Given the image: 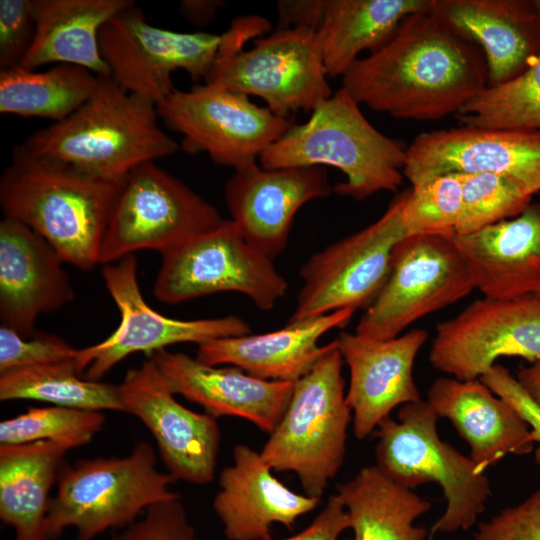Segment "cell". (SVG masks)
I'll return each instance as SVG.
<instances>
[{
	"label": "cell",
	"instance_id": "obj_9",
	"mask_svg": "<svg viewBox=\"0 0 540 540\" xmlns=\"http://www.w3.org/2000/svg\"><path fill=\"white\" fill-rule=\"evenodd\" d=\"M161 256L153 293L162 303L231 291L246 295L259 310L269 311L289 287L273 260L252 247L231 219Z\"/></svg>",
	"mask_w": 540,
	"mask_h": 540
},
{
	"label": "cell",
	"instance_id": "obj_25",
	"mask_svg": "<svg viewBox=\"0 0 540 540\" xmlns=\"http://www.w3.org/2000/svg\"><path fill=\"white\" fill-rule=\"evenodd\" d=\"M355 311L343 308L271 332L210 340L198 345L196 358L212 366H235L263 380L295 382L329 349L330 342L318 345L320 338L345 327Z\"/></svg>",
	"mask_w": 540,
	"mask_h": 540
},
{
	"label": "cell",
	"instance_id": "obj_35",
	"mask_svg": "<svg viewBox=\"0 0 540 540\" xmlns=\"http://www.w3.org/2000/svg\"><path fill=\"white\" fill-rule=\"evenodd\" d=\"M105 420L102 411L57 405L29 407L0 422V444L51 441L68 451L88 444Z\"/></svg>",
	"mask_w": 540,
	"mask_h": 540
},
{
	"label": "cell",
	"instance_id": "obj_23",
	"mask_svg": "<svg viewBox=\"0 0 540 540\" xmlns=\"http://www.w3.org/2000/svg\"><path fill=\"white\" fill-rule=\"evenodd\" d=\"M430 11L480 48L489 87L518 77L540 55V0H431Z\"/></svg>",
	"mask_w": 540,
	"mask_h": 540
},
{
	"label": "cell",
	"instance_id": "obj_16",
	"mask_svg": "<svg viewBox=\"0 0 540 540\" xmlns=\"http://www.w3.org/2000/svg\"><path fill=\"white\" fill-rule=\"evenodd\" d=\"M501 357L540 359V299L484 296L436 327L429 360L459 380H478Z\"/></svg>",
	"mask_w": 540,
	"mask_h": 540
},
{
	"label": "cell",
	"instance_id": "obj_41",
	"mask_svg": "<svg viewBox=\"0 0 540 540\" xmlns=\"http://www.w3.org/2000/svg\"><path fill=\"white\" fill-rule=\"evenodd\" d=\"M473 540H540V490L478 524Z\"/></svg>",
	"mask_w": 540,
	"mask_h": 540
},
{
	"label": "cell",
	"instance_id": "obj_45",
	"mask_svg": "<svg viewBox=\"0 0 540 540\" xmlns=\"http://www.w3.org/2000/svg\"><path fill=\"white\" fill-rule=\"evenodd\" d=\"M222 5L218 0H184L180 3V13L189 22L203 25L214 18Z\"/></svg>",
	"mask_w": 540,
	"mask_h": 540
},
{
	"label": "cell",
	"instance_id": "obj_4",
	"mask_svg": "<svg viewBox=\"0 0 540 540\" xmlns=\"http://www.w3.org/2000/svg\"><path fill=\"white\" fill-rule=\"evenodd\" d=\"M408 146L376 129L354 98L341 87L302 124L292 127L259 157L264 169L332 166L346 181L334 186L340 196L364 200L403 183Z\"/></svg>",
	"mask_w": 540,
	"mask_h": 540
},
{
	"label": "cell",
	"instance_id": "obj_15",
	"mask_svg": "<svg viewBox=\"0 0 540 540\" xmlns=\"http://www.w3.org/2000/svg\"><path fill=\"white\" fill-rule=\"evenodd\" d=\"M105 287L120 313L118 327L104 340L77 349L79 373L99 381L115 365L131 354L151 357L156 351L178 343L197 345L225 337L250 333L249 324L237 315L181 320L160 314L143 298L137 279V260L129 255L103 265Z\"/></svg>",
	"mask_w": 540,
	"mask_h": 540
},
{
	"label": "cell",
	"instance_id": "obj_6",
	"mask_svg": "<svg viewBox=\"0 0 540 540\" xmlns=\"http://www.w3.org/2000/svg\"><path fill=\"white\" fill-rule=\"evenodd\" d=\"M437 420L427 401L421 399L402 405L397 420L389 416L374 431L375 465L387 477L411 490L429 482L442 488L446 509L431 527L430 537L467 530L492 496L485 472L440 438Z\"/></svg>",
	"mask_w": 540,
	"mask_h": 540
},
{
	"label": "cell",
	"instance_id": "obj_43",
	"mask_svg": "<svg viewBox=\"0 0 540 540\" xmlns=\"http://www.w3.org/2000/svg\"><path fill=\"white\" fill-rule=\"evenodd\" d=\"M348 528H350L348 514L340 497L335 493L328 498L324 508L310 525L282 540H337Z\"/></svg>",
	"mask_w": 540,
	"mask_h": 540
},
{
	"label": "cell",
	"instance_id": "obj_42",
	"mask_svg": "<svg viewBox=\"0 0 540 540\" xmlns=\"http://www.w3.org/2000/svg\"><path fill=\"white\" fill-rule=\"evenodd\" d=\"M480 380L518 411L530 426L534 442L540 443V407L528 397L510 371L496 363ZM535 460L540 465V446L535 452Z\"/></svg>",
	"mask_w": 540,
	"mask_h": 540
},
{
	"label": "cell",
	"instance_id": "obj_39",
	"mask_svg": "<svg viewBox=\"0 0 540 540\" xmlns=\"http://www.w3.org/2000/svg\"><path fill=\"white\" fill-rule=\"evenodd\" d=\"M112 540H200L181 497L157 503Z\"/></svg>",
	"mask_w": 540,
	"mask_h": 540
},
{
	"label": "cell",
	"instance_id": "obj_27",
	"mask_svg": "<svg viewBox=\"0 0 540 540\" xmlns=\"http://www.w3.org/2000/svg\"><path fill=\"white\" fill-rule=\"evenodd\" d=\"M454 240L484 296L510 299L540 289V204Z\"/></svg>",
	"mask_w": 540,
	"mask_h": 540
},
{
	"label": "cell",
	"instance_id": "obj_36",
	"mask_svg": "<svg viewBox=\"0 0 540 540\" xmlns=\"http://www.w3.org/2000/svg\"><path fill=\"white\" fill-rule=\"evenodd\" d=\"M457 175L463 192L457 235L471 234L517 217L531 204L532 195L506 177L491 173Z\"/></svg>",
	"mask_w": 540,
	"mask_h": 540
},
{
	"label": "cell",
	"instance_id": "obj_44",
	"mask_svg": "<svg viewBox=\"0 0 540 540\" xmlns=\"http://www.w3.org/2000/svg\"><path fill=\"white\" fill-rule=\"evenodd\" d=\"M326 0L278 1V28L306 27L317 30Z\"/></svg>",
	"mask_w": 540,
	"mask_h": 540
},
{
	"label": "cell",
	"instance_id": "obj_40",
	"mask_svg": "<svg viewBox=\"0 0 540 540\" xmlns=\"http://www.w3.org/2000/svg\"><path fill=\"white\" fill-rule=\"evenodd\" d=\"M35 32L33 0L0 1V71L20 66Z\"/></svg>",
	"mask_w": 540,
	"mask_h": 540
},
{
	"label": "cell",
	"instance_id": "obj_22",
	"mask_svg": "<svg viewBox=\"0 0 540 540\" xmlns=\"http://www.w3.org/2000/svg\"><path fill=\"white\" fill-rule=\"evenodd\" d=\"M149 358L175 395L200 405L214 418L246 419L269 434L293 393L294 382L259 379L238 367L208 365L185 353L162 349Z\"/></svg>",
	"mask_w": 540,
	"mask_h": 540
},
{
	"label": "cell",
	"instance_id": "obj_10",
	"mask_svg": "<svg viewBox=\"0 0 540 540\" xmlns=\"http://www.w3.org/2000/svg\"><path fill=\"white\" fill-rule=\"evenodd\" d=\"M455 234H420L396 247L389 276L355 333L376 340L402 334L412 323L469 295L475 284Z\"/></svg>",
	"mask_w": 540,
	"mask_h": 540
},
{
	"label": "cell",
	"instance_id": "obj_21",
	"mask_svg": "<svg viewBox=\"0 0 540 540\" xmlns=\"http://www.w3.org/2000/svg\"><path fill=\"white\" fill-rule=\"evenodd\" d=\"M58 252L25 224L0 222V320L23 337L39 315L71 302L75 292Z\"/></svg>",
	"mask_w": 540,
	"mask_h": 540
},
{
	"label": "cell",
	"instance_id": "obj_28",
	"mask_svg": "<svg viewBox=\"0 0 540 540\" xmlns=\"http://www.w3.org/2000/svg\"><path fill=\"white\" fill-rule=\"evenodd\" d=\"M131 0H33L36 32L20 67L71 64L110 76L99 49L102 26Z\"/></svg>",
	"mask_w": 540,
	"mask_h": 540
},
{
	"label": "cell",
	"instance_id": "obj_8",
	"mask_svg": "<svg viewBox=\"0 0 540 540\" xmlns=\"http://www.w3.org/2000/svg\"><path fill=\"white\" fill-rule=\"evenodd\" d=\"M218 210L181 180L144 163L123 181L99 253L106 265L139 250L160 254L217 227Z\"/></svg>",
	"mask_w": 540,
	"mask_h": 540
},
{
	"label": "cell",
	"instance_id": "obj_7",
	"mask_svg": "<svg viewBox=\"0 0 540 540\" xmlns=\"http://www.w3.org/2000/svg\"><path fill=\"white\" fill-rule=\"evenodd\" d=\"M343 363L335 339L314 367L294 382L288 407L260 451L273 471L295 473L310 497H322L344 462L352 412Z\"/></svg>",
	"mask_w": 540,
	"mask_h": 540
},
{
	"label": "cell",
	"instance_id": "obj_13",
	"mask_svg": "<svg viewBox=\"0 0 540 540\" xmlns=\"http://www.w3.org/2000/svg\"><path fill=\"white\" fill-rule=\"evenodd\" d=\"M403 204L404 191L378 220L313 254L301 266L303 285L288 322L370 306L389 276L397 245L408 236Z\"/></svg>",
	"mask_w": 540,
	"mask_h": 540
},
{
	"label": "cell",
	"instance_id": "obj_19",
	"mask_svg": "<svg viewBox=\"0 0 540 540\" xmlns=\"http://www.w3.org/2000/svg\"><path fill=\"white\" fill-rule=\"evenodd\" d=\"M323 166L264 169L257 162L226 181V206L244 239L274 260L286 248L297 211L333 192Z\"/></svg>",
	"mask_w": 540,
	"mask_h": 540
},
{
	"label": "cell",
	"instance_id": "obj_29",
	"mask_svg": "<svg viewBox=\"0 0 540 540\" xmlns=\"http://www.w3.org/2000/svg\"><path fill=\"white\" fill-rule=\"evenodd\" d=\"M66 452L51 441L0 444V519L14 540H48L50 491Z\"/></svg>",
	"mask_w": 540,
	"mask_h": 540
},
{
	"label": "cell",
	"instance_id": "obj_33",
	"mask_svg": "<svg viewBox=\"0 0 540 540\" xmlns=\"http://www.w3.org/2000/svg\"><path fill=\"white\" fill-rule=\"evenodd\" d=\"M0 400L123 412L118 384L86 379L75 358L0 373Z\"/></svg>",
	"mask_w": 540,
	"mask_h": 540
},
{
	"label": "cell",
	"instance_id": "obj_38",
	"mask_svg": "<svg viewBox=\"0 0 540 540\" xmlns=\"http://www.w3.org/2000/svg\"><path fill=\"white\" fill-rule=\"evenodd\" d=\"M76 352L77 348L55 334L35 332L23 337L0 327V373L75 358Z\"/></svg>",
	"mask_w": 540,
	"mask_h": 540
},
{
	"label": "cell",
	"instance_id": "obj_12",
	"mask_svg": "<svg viewBox=\"0 0 540 540\" xmlns=\"http://www.w3.org/2000/svg\"><path fill=\"white\" fill-rule=\"evenodd\" d=\"M224 38V33L156 27L132 1L102 26L99 49L116 83L157 106L175 89L174 71L184 70L194 81H205Z\"/></svg>",
	"mask_w": 540,
	"mask_h": 540
},
{
	"label": "cell",
	"instance_id": "obj_1",
	"mask_svg": "<svg viewBox=\"0 0 540 540\" xmlns=\"http://www.w3.org/2000/svg\"><path fill=\"white\" fill-rule=\"evenodd\" d=\"M341 78L358 104L412 120L456 114L488 85L480 48L430 9L405 17L385 45Z\"/></svg>",
	"mask_w": 540,
	"mask_h": 540
},
{
	"label": "cell",
	"instance_id": "obj_17",
	"mask_svg": "<svg viewBox=\"0 0 540 540\" xmlns=\"http://www.w3.org/2000/svg\"><path fill=\"white\" fill-rule=\"evenodd\" d=\"M118 388L123 412L150 431L166 472L175 481L211 482L220 445L216 418L180 404L151 358L129 369Z\"/></svg>",
	"mask_w": 540,
	"mask_h": 540
},
{
	"label": "cell",
	"instance_id": "obj_24",
	"mask_svg": "<svg viewBox=\"0 0 540 540\" xmlns=\"http://www.w3.org/2000/svg\"><path fill=\"white\" fill-rule=\"evenodd\" d=\"M213 509L229 540H269L279 523L289 530L315 509L321 498L299 494L280 482L260 452L246 444L233 448V463L219 474Z\"/></svg>",
	"mask_w": 540,
	"mask_h": 540
},
{
	"label": "cell",
	"instance_id": "obj_46",
	"mask_svg": "<svg viewBox=\"0 0 540 540\" xmlns=\"http://www.w3.org/2000/svg\"><path fill=\"white\" fill-rule=\"evenodd\" d=\"M515 378L528 397L540 407V359L522 367Z\"/></svg>",
	"mask_w": 540,
	"mask_h": 540
},
{
	"label": "cell",
	"instance_id": "obj_47",
	"mask_svg": "<svg viewBox=\"0 0 540 540\" xmlns=\"http://www.w3.org/2000/svg\"><path fill=\"white\" fill-rule=\"evenodd\" d=\"M540 299V289L534 294Z\"/></svg>",
	"mask_w": 540,
	"mask_h": 540
},
{
	"label": "cell",
	"instance_id": "obj_2",
	"mask_svg": "<svg viewBox=\"0 0 540 540\" xmlns=\"http://www.w3.org/2000/svg\"><path fill=\"white\" fill-rule=\"evenodd\" d=\"M122 183L33 155L20 144L0 178V205L5 218L34 230L65 263L91 270Z\"/></svg>",
	"mask_w": 540,
	"mask_h": 540
},
{
	"label": "cell",
	"instance_id": "obj_32",
	"mask_svg": "<svg viewBox=\"0 0 540 540\" xmlns=\"http://www.w3.org/2000/svg\"><path fill=\"white\" fill-rule=\"evenodd\" d=\"M100 76L71 64L36 71L20 66L0 71V112L61 121L96 91Z\"/></svg>",
	"mask_w": 540,
	"mask_h": 540
},
{
	"label": "cell",
	"instance_id": "obj_48",
	"mask_svg": "<svg viewBox=\"0 0 540 540\" xmlns=\"http://www.w3.org/2000/svg\"><path fill=\"white\" fill-rule=\"evenodd\" d=\"M270 540V539H269Z\"/></svg>",
	"mask_w": 540,
	"mask_h": 540
},
{
	"label": "cell",
	"instance_id": "obj_14",
	"mask_svg": "<svg viewBox=\"0 0 540 540\" xmlns=\"http://www.w3.org/2000/svg\"><path fill=\"white\" fill-rule=\"evenodd\" d=\"M157 111L169 129L182 135L184 151L205 152L234 170L257 162L294 124L246 95L207 83L186 91L175 88Z\"/></svg>",
	"mask_w": 540,
	"mask_h": 540
},
{
	"label": "cell",
	"instance_id": "obj_11",
	"mask_svg": "<svg viewBox=\"0 0 540 540\" xmlns=\"http://www.w3.org/2000/svg\"><path fill=\"white\" fill-rule=\"evenodd\" d=\"M327 77L316 30L294 27L258 37L247 50L220 51L205 83L259 97L274 114L289 118L331 97Z\"/></svg>",
	"mask_w": 540,
	"mask_h": 540
},
{
	"label": "cell",
	"instance_id": "obj_37",
	"mask_svg": "<svg viewBox=\"0 0 540 540\" xmlns=\"http://www.w3.org/2000/svg\"><path fill=\"white\" fill-rule=\"evenodd\" d=\"M463 203L457 174H444L404 191L403 220L408 236L455 234Z\"/></svg>",
	"mask_w": 540,
	"mask_h": 540
},
{
	"label": "cell",
	"instance_id": "obj_18",
	"mask_svg": "<svg viewBox=\"0 0 540 540\" xmlns=\"http://www.w3.org/2000/svg\"><path fill=\"white\" fill-rule=\"evenodd\" d=\"M470 173L500 175L540 193V130L460 126L423 132L408 146L403 175L412 186Z\"/></svg>",
	"mask_w": 540,
	"mask_h": 540
},
{
	"label": "cell",
	"instance_id": "obj_3",
	"mask_svg": "<svg viewBox=\"0 0 540 540\" xmlns=\"http://www.w3.org/2000/svg\"><path fill=\"white\" fill-rule=\"evenodd\" d=\"M157 106L100 76L94 94L67 118L21 145L33 155L122 183L138 166L175 154L179 144L159 125Z\"/></svg>",
	"mask_w": 540,
	"mask_h": 540
},
{
	"label": "cell",
	"instance_id": "obj_30",
	"mask_svg": "<svg viewBox=\"0 0 540 540\" xmlns=\"http://www.w3.org/2000/svg\"><path fill=\"white\" fill-rule=\"evenodd\" d=\"M430 5L431 0H326L316 32L327 76L342 77L360 53L380 49L405 17Z\"/></svg>",
	"mask_w": 540,
	"mask_h": 540
},
{
	"label": "cell",
	"instance_id": "obj_34",
	"mask_svg": "<svg viewBox=\"0 0 540 540\" xmlns=\"http://www.w3.org/2000/svg\"><path fill=\"white\" fill-rule=\"evenodd\" d=\"M461 126L540 130V55L525 72L487 86L456 113Z\"/></svg>",
	"mask_w": 540,
	"mask_h": 540
},
{
	"label": "cell",
	"instance_id": "obj_31",
	"mask_svg": "<svg viewBox=\"0 0 540 540\" xmlns=\"http://www.w3.org/2000/svg\"><path fill=\"white\" fill-rule=\"evenodd\" d=\"M353 537L346 540H424L425 528L415 520L431 503L387 477L376 465L361 468L337 486Z\"/></svg>",
	"mask_w": 540,
	"mask_h": 540
},
{
	"label": "cell",
	"instance_id": "obj_5",
	"mask_svg": "<svg viewBox=\"0 0 540 540\" xmlns=\"http://www.w3.org/2000/svg\"><path fill=\"white\" fill-rule=\"evenodd\" d=\"M156 461L155 449L142 441L122 457L64 462L50 499L48 540L67 528L76 531V540H93L126 528L157 503L180 497L170 489L174 478Z\"/></svg>",
	"mask_w": 540,
	"mask_h": 540
},
{
	"label": "cell",
	"instance_id": "obj_26",
	"mask_svg": "<svg viewBox=\"0 0 540 540\" xmlns=\"http://www.w3.org/2000/svg\"><path fill=\"white\" fill-rule=\"evenodd\" d=\"M427 403L438 418L448 419L470 447L469 457L485 470L509 454L526 455L533 449L530 426L507 401L480 379H436Z\"/></svg>",
	"mask_w": 540,
	"mask_h": 540
},
{
	"label": "cell",
	"instance_id": "obj_20",
	"mask_svg": "<svg viewBox=\"0 0 540 540\" xmlns=\"http://www.w3.org/2000/svg\"><path fill=\"white\" fill-rule=\"evenodd\" d=\"M427 339V331L419 328L388 340L349 332L338 335V349L349 369L346 400L357 439L374 433L396 407L421 400L413 368Z\"/></svg>",
	"mask_w": 540,
	"mask_h": 540
}]
</instances>
